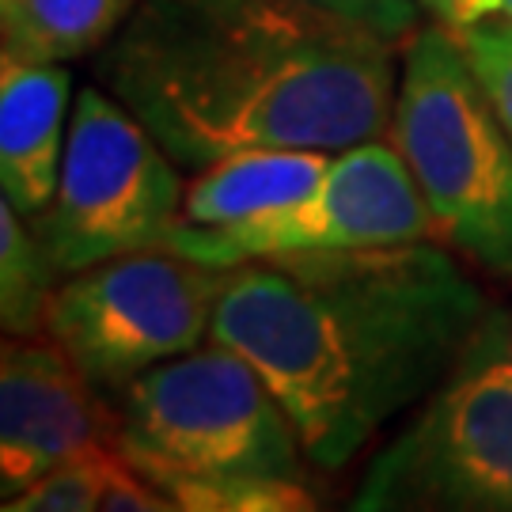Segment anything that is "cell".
<instances>
[{"label":"cell","instance_id":"cell-2","mask_svg":"<svg viewBox=\"0 0 512 512\" xmlns=\"http://www.w3.org/2000/svg\"><path fill=\"white\" fill-rule=\"evenodd\" d=\"M395 42L300 0H137L95 73L179 167L384 137Z\"/></svg>","mask_w":512,"mask_h":512},{"label":"cell","instance_id":"cell-19","mask_svg":"<svg viewBox=\"0 0 512 512\" xmlns=\"http://www.w3.org/2000/svg\"><path fill=\"white\" fill-rule=\"evenodd\" d=\"M421 8H433L440 23H471L490 16V0H418Z\"/></svg>","mask_w":512,"mask_h":512},{"label":"cell","instance_id":"cell-16","mask_svg":"<svg viewBox=\"0 0 512 512\" xmlns=\"http://www.w3.org/2000/svg\"><path fill=\"white\" fill-rule=\"evenodd\" d=\"M110 456L114 452L61 467V471L46 475L42 482H35L31 490L4 501V512H99Z\"/></svg>","mask_w":512,"mask_h":512},{"label":"cell","instance_id":"cell-1","mask_svg":"<svg viewBox=\"0 0 512 512\" xmlns=\"http://www.w3.org/2000/svg\"><path fill=\"white\" fill-rule=\"evenodd\" d=\"M486 315L482 289L425 239L232 266L209 342L251 361L311 463L338 471L452 376Z\"/></svg>","mask_w":512,"mask_h":512},{"label":"cell","instance_id":"cell-6","mask_svg":"<svg viewBox=\"0 0 512 512\" xmlns=\"http://www.w3.org/2000/svg\"><path fill=\"white\" fill-rule=\"evenodd\" d=\"M175 160L107 88H80L50 205L31 217L61 274L167 247L183 224Z\"/></svg>","mask_w":512,"mask_h":512},{"label":"cell","instance_id":"cell-15","mask_svg":"<svg viewBox=\"0 0 512 512\" xmlns=\"http://www.w3.org/2000/svg\"><path fill=\"white\" fill-rule=\"evenodd\" d=\"M448 27L512 137V19L486 16L471 23H448Z\"/></svg>","mask_w":512,"mask_h":512},{"label":"cell","instance_id":"cell-14","mask_svg":"<svg viewBox=\"0 0 512 512\" xmlns=\"http://www.w3.org/2000/svg\"><path fill=\"white\" fill-rule=\"evenodd\" d=\"M179 512H315L296 478H236V482H194L171 478L152 482Z\"/></svg>","mask_w":512,"mask_h":512},{"label":"cell","instance_id":"cell-7","mask_svg":"<svg viewBox=\"0 0 512 512\" xmlns=\"http://www.w3.org/2000/svg\"><path fill=\"white\" fill-rule=\"evenodd\" d=\"M228 270L167 247L99 262L57 285L46 330L103 395L198 349Z\"/></svg>","mask_w":512,"mask_h":512},{"label":"cell","instance_id":"cell-12","mask_svg":"<svg viewBox=\"0 0 512 512\" xmlns=\"http://www.w3.org/2000/svg\"><path fill=\"white\" fill-rule=\"evenodd\" d=\"M137 0H4V54L27 61H73L107 46Z\"/></svg>","mask_w":512,"mask_h":512},{"label":"cell","instance_id":"cell-5","mask_svg":"<svg viewBox=\"0 0 512 512\" xmlns=\"http://www.w3.org/2000/svg\"><path fill=\"white\" fill-rule=\"evenodd\" d=\"M349 512H512V323L490 311L452 376L365 471Z\"/></svg>","mask_w":512,"mask_h":512},{"label":"cell","instance_id":"cell-3","mask_svg":"<svg viewBox=\"0 0 512 512\" xmlns=\"http://www.w3.org/2000/svg\"><path fill=\"white\" fill-rule=\"evenodd\" d=\"M387 141L440 236L482 270L512 277V137L448 23L403 46Z\"/></svg>","mask_w":512,"mask_h":512},{"label":"cell","instance_id":"cell-8","mask_svg":"<svg viewBox=\"0 0 512 512\" xmlns=\"http://www.w3.org/2000/svg\"><path fill=\"white\" fill-rule=\"evenodd\" d=\"M433 213L391 141H361L330 156L323 179L293 205L224 228L179 224L167 251L217 270L327 251H365L437 239Z\"/></svg>","mask_w":512,"mask_h":512},{"label":"cell","instance_id":"cell-11","mask_svg":"<svg viewBox=\"0 0 512 512\" xmlns=\"http://www.w3.org/2000/svg\"><path fill=\"white\" fill-rule=\"evenodd\" d=\"M330 156L334 152L315 148H251L198 167L194 183L186 186L183 224L224 228L300 202L323 179Z\"/></svg>","mask_w":512,"mask_h":512},{"label":"cell","instance_id":"cell-17","mask_svg":"<svg viewBox=\"0 0 512 512\" xmlns=\"http://www.w3.org/2000/svg\"><path fill=\"white\" fill-rule=\"evenodd\" d=\"M308 8L330 12V16L368 27L376 35H384L395 46H406L418 31V0H300Z\"/></svg>","mask_w":512,"mask_h":512},{"label":"cell","instance_id":"cell-4","mask_svg":"<svg viewBox=\"0 0 512 512\" xmlns=\"http://www.w3.org/2000/svg\"><path fill=\"white\" fill-rule=\"evenodd\" d=\"M118 456L148 482L296 478L300 433L236 349L205 346L148 368L122 391Z\"/></svg>","mask_w":512,"mask_h":512},{"label":"cell","instance_id":"cell-18","mask_svg":"<svg viewBox=\"0 0 512 512\" xmlns=\"http://www.w3.org/2000/svg\"><path fill=\"white\" fill-rule=\"evenodd\" d=\"M99 512H179V509L114 452L107 459V482H103Z\"/></svg>","mask_w":512,"mask_h":512},{"label":"cell","instance_id":"cell-9","mask_svg":"<svg viewBox=\"0 0 512 512\" xmlns=\"http://www.w3.org/2000/svg\"><path fill=\"white\" fill-rule=\"evenodd\" d=\"M103 391L54 338H8L0 353V494L4 501L69 463L118 452Z\"/></svg>","mask_w":512,"mask_h":512},{"label":"cell","instance_id":"cell-10","mask_svg":"<svg viewBox=\"0 0 512 512\" xmlns=\"http://www.w3.org/2000/svg\"><path fill=\"white\" fill-rule=\"evenodd\" d=\"M73 76L61 61L0 57V190L23 217H38L57 190L69 141Z\"/></svg>","mask_w":512,"mask_h":512},{"label":"cell","instance_id":"cell-20","mask_svg":"<svg viewBox=\"0 0 512 512\" xmlns=\"http://www.w3.org/2000/svg\"><path fill=\"white\" fill-rule=\"evenodd\" d=\"M490 16L512 19V0H490Z\"/></svg>","mask_w":512,"mask_h":512},{"label":"cell","instance_id":"cell-13","mask_svg":"<svg viewBox=\"0 0 512 512\" xmlns=\"http://www.w3.org/2000/svg\"><path fill=\"white\" fill-rule=\"evenodd\" d=\"M57 270L16 205L0 202V323L8 338H35L57 293Z\"/></svg>","mask_w":512,"mask_h":512}]
</instances>
